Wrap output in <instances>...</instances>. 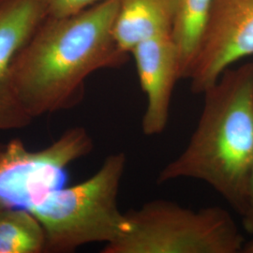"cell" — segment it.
<instances>
[{"label": "cell", "mask_w": 253, "mask_h": 253, "mask_svg": "<svg viewBox=\"0 0 253 253\" xmlns=\"http://www.w3.org/2000/svg\"><path fill=\"white\" fill-rule=\"evenodd\" d=\"M118 9V0H103L38 27L12 68L14 94L30 118L76 107L92 73L127 62L114 36Z\"/></svg>", "instance_id": "1"}, {"label": "cell", "mask_w": 253, "mask_h": 253, "mask_svg": "<svg viewBox=\"0 0 253 253\" xmlns=\"http://www.w3.org/2000/svg\"><path fill=\"white\" fill-rule=\"evenodd\" d=\"M203 95L188 144L156 181L204 182L242 216L253 166V61L227 69Z\"/></svg>", "instance_id": "2"}, {"label": "cell", "mask_w": 253, "mask_h": 253, "mask_svg": "<svg viewBox=\"0 0 253 253\" xmlns=\"http://www.w3.org/2000/svg\"><path fill=\"white\" fill-rule=\"evenodd\" d=\"M126 163L125 153L111 154L86 180L51 190L27 208L44 229L45 253H73L84 245L108 244L121 235L126 218L118 193Z\"/></svg>", "instance_id": "3"}, {"label": "cell", "mask_w": 253, "mask_h": 253, "mask_svg": "<svg viewBox=\"0 0 253 253\" xmlns=\"http://www.w3.org/2000/svg\"><path fill=\"white\" fill-rule=\"evenodd\" d=\"M126 223L102 253H238L245 243L224 208H185L169 200L150 201L125 212Z\"/></svg>", "instance_id": "4"}, {"label": "cell", "mask_w": 253, "mask_h": 253, "mask_svg": "<svg viewBox=\"0 0 253 253\" xmlns=\"http://www.w3.org/2000/svg\"><path fill=\"white\" fill-rule=\"evenodd\" d=\"M94 148L84 126L65 130L43 149H27L20 139H12L0 152V210L28 208L51 190L62 187L67 169Z\"/></svg>", "instance_id": "5"}, {"label": "cell", "mask_w": 253, "mask_h": 253, "mask_svg": "<svg viewBox=\"0 0 253 253\" xmlns=\"http://www.w3.org/2000/svg\"><path fill=\"white\" fill-rule=\"evenodd\" d=\"M253 56V0H213L188 79L203 94L227 69Z\"/></svg>", "instance_id": "6"}, {"label": "cell", "mask_w": 253, "mask_h": 253, "mask_svg": "<svg viewBox=\"0 0 253 253\" xmlns=\"http://www.w3.org/2000/svg\"><path fill=\"white\" fill-rule=\"evenodd\" d=\"M46 17L42 0H0V131L21 129L33 120L14 94L12 68Z\"/></svg>", "instance_id": "7"}, {"label": "cell", "mask_w": 253, "mask_h": 253, "mask_svg": "<svg viewBox=\"0 0 253 253\" xmlns=\"http://www.w3.org/2000/svg\"><path fill=\"white\" fill-rule=\"evenodd\" d=\"M130 55L146 98L142 131L145 136L162 134L169 122L175 83L180 80L176 46L171 34L155 37L137 44Z\"/></svg>", "instance_id": "8"}, {"label": "cell", "mask_w": 253, "mask_h": 253, "mask_svg": "<svg viewBox=\"0 0 253 253\" xmlns=\"http://www.w3.org/2000/svg\"><path fill=\"white\" fill-rule=\"evenodd\" d=\"M178 0H118L114 36L122 51L130 54L146 40L172 35Z\"/></svg>", "instance_id": "9"}, {"label": "cell", "mask_w": 253, "mask_h": 253, "mask_svg": "<svg viewBox=\"0 0 253 253\" xmlns=\"http://www.w3.org/2000/svg\"><path fill=\"white\" fill-rule=\"evenodd\" d=\"M213 0H178L172 38L177 49L180 79H188Z\"/></svg>", "instance_id": "10"}, {"label": "cell", "mask_w": 253, "mask_h": 253, "mask_svg": "<svg viewBox=\"0 0 253 253\" xmlns=\"http://www.w3.org/2000/svg\"><path fill=\"white\" fill-rule=\"evenodd\" d=\"M42 223L27 208L0 210V253H45Z\"/></svg>", "instance_id": "11"}, {"label": "cell", "mask_w": 253, "mask_h": 253, "mask_svg": "<svg viewBox=\"0 0 253 253\" xmlns=\"http://www.w3.org/2000/svg\"><path fill=\"white\" fill-rule=\"evenodd\" d=\"M103 0H42L47 16L64 17L80 12Z\"/></svg>", "instance_id": "12"}, {"label": "cell", "mask_w": 253, "mask_h": 253, "mask_svg": "<svg viewBox=\"0 0 253 253\" xmlns=\"http://www.w3.org/2000/svg\"><path fill=\"white\" fill-rule=\"evenodd\" d=\"M243 226L247 233L253 235V166L251 179H250V187H249V194H248V201L247 207L244 214L241 216Z\"/></svg>", "instance_id": "13"}, {"label": "cell", "mask_w": 253, "mask_h": 253, "mask_svg": "<svg viewBox=\"0 0 253 253\" xmlns=\"http://www.w3.org/2000/svg\"><path fill=\"white\" fill-rule=\"evenodd\" d=\"M242 253H253V238L249 241H245L243 248H242Z\"/></svg>", "instance_id": "14"}, {"label": "cell", "mask_w": 253, "mask_h": 253, "mask_svg": "<svg viewBox=\"0 0 253 253\" xmlns=\"http://www.w3.org/2000/svg\"><path fill=\"white\" fill-rule=\"evenodd\" d=\"M3 147H4V145H3V144H1V143H0V152H1V150H2V149H3Z\"/></svg>", "instance_id": "15"}]
</instances>
